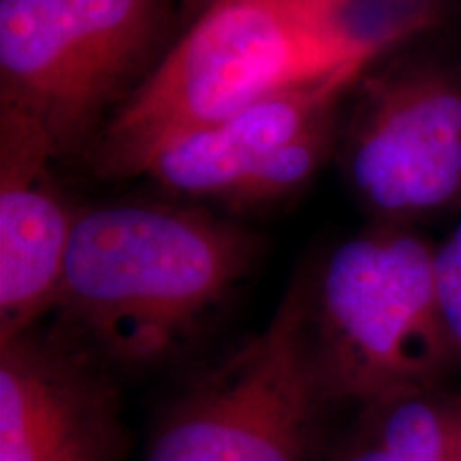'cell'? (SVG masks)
<instances>
[{"label": "cell", "instance_id": "cell-8", "mask_svg": "<svg viewBox=\"0 0 461 461\" xmlns=\"http://www.w3.org/2000/svg\"><path fill=\"white\" fill-rule=\"evenodd\" d=\"M51 149L0 120V339L54 312L79 212L50 176Z\"/></svg>", "mask_w": 461, "mask_h": 461}, {"label": "cell", "instance_id": "cell-6", "mask_svg": "<svg viewBox=\"0 0 461 461\" xmlns=\"http://www.w3.org/2000/svg\"><path fill=\"white\" fill-rule=\"evenodd\" d=\"M344 165L374 212L419 216L461 194V82L414 67L363 84Z\"/></svg>", "mask_w": 461, "mask_h": 461}, {"label": "cell", "instance_id": "cell-7", "mask_svg": "<svg viewBox=\"0 0 461 461\" xmlns=\"http://www.w3.org/2000/svg\"><path fill=\"white\" fill-rule=\"evenodd\" d=\"M118 374L41 322L0 339V461H124Z\"/></svg>", "mask_w": 461, "mask_h": 461}, {"label": "cell", "instance_id": "cell-10", "mask_svg": "<svg viewBox=\"0 0 461 461\" xmlns=\"http://www.w3.org/2000/svg\"><path fill=\"white\" fill-rule=\"evenodd\" d=\"M459 429L461 395L411 391L357 406L319 461H453Z\"/></svg>", "mask_w": 461, "mask_h": 461}, {"label": "cell", "instance_id": "cell-1", "mask_svg": "<svg viewBox=\"0 0 461 461\" xmlns=\"http://www.w3.org/2000/svg\"><path fill=\"white\" fill-rule=\"evenodd\" d=\"M258 257L244 229L173 205L79 212L51 327L109 370L188 353Z\"/></svg>", "mask_w": 461, "mask_h": 461}, {"label": "cell", "instance_id": "cell-12", "mask_svg": "<svg viewBox=\"0 0 461 461\" xmlns=\"http://www.w3.org/2000/svg\"><path fill=\"white\" fill-rule=\"evenodd\" d=\"M434 280L438 308L455 361L461 367V218L445 241L434 248Z\"/></svg>", "mask_w": 461, "mask_h": 461}, {"label": "cell", "instance_id": "cell-3", "mask_svg": "<svg viewBox=\"0 0 461 461\" xmlns=\"http://www.w3.org/2000/svg\"><path fill=\"white\" fill-rule=\"evenodd\" d=\"M310 339L331 406L442 389L457 367L434 280V248L393 229L346 240L308 280Z\"/></svg>", "mask_w": 461, "mask_h": 461}, {"label": "cell", "instance_id": "cell-13", "mask_svg": "<svg viewBox=\"0 0 461 461\" xmlns=\"http://www.w3.org/2000/svg\"><path fill=\"white\" fill-rule=\"evenodd\" d=\"M180 3L186 9H197V14H201V11H203L210 3H214V0H180Z\"/></svg>", "mask_w": 461, "mask_h": 461}, {"label": "cell", "instance_id": "cell-4", "mask_svg": "<svg viewBox=\"0 0 461 461\" xmlns=\"http://www.w3.org/2000/svg\"><path fill=\"white\" fill-rule=\"evenodd\" d=\"M330 408L302 276L265 330L167 403L146 461H319Z\"/></svg>", "mask_w": 461, "mask_h": 461}, {"label": "cell", "instance_id": "cell-5", "mask_svg": "<svg viewBox=\"0 0 461 461\" xmlns=\"http://www.w3.org/2000/svg\"><path fill=\"white\" fill-rule=\"evenodd\" d=\"M180 0H0V120L56 158L129 88Z\"/></svg>", "mask_w": 461, "mask_h": 461}, {"label": "cell", "instance_id": "cell-9", "mask_svg": "<svg viewBox=\"0 0 461 461\" xmlns=\"http://www.w3.org/2000/svg\"><path fill=\"white\" fill-rule=\"evenodd\" d=\"M367 67L370 62H355L316 82L265 96L221 122L184 135L160 149L143 176L176 193L229 201L269 154L322 115L336 112L344 92Z\"/></svg>", "mask_w": 461, "mask_h": 461}, {"label": "cell", "instance_id": "cell-11", "mask_svg": "<svg viewBox=\"0 0 461 461\" xmlns=\"http://www.w3.org/2000/svg\"><path fill=\"white\" fill-rule=\"evenodd\" d=\"M336 112L322 115L295 140L276 149L235 188L227 203L255 205L297 190L325 163L333 148Z\"/></svg>", "mask_w": 461, "mask_h": 461}, {"label": "cell", "instance_id": "cell-2", "mask_svg": "<svg viewBox=\"0 0 461 461\" xmlns=\"http://www.w3.org/2000/svg\"><path fill=\"white\" fill-rule=\"evenodd\" d=\"M348 0H214L120 103L95 149L103 176H143L165 146L265 96L372 62L414 26L344 22Z\"/></svg>", "mask_w": 461, "mask_h": 461}]
</instances>
